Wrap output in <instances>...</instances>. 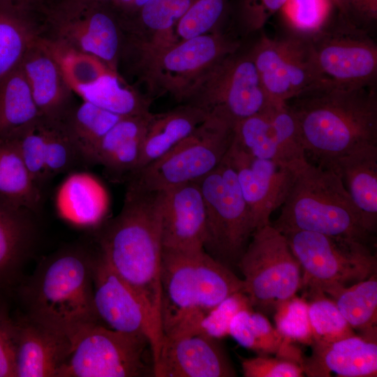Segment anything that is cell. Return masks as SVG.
I'll list each match as a JSON object with an SVG mask.
<instances>
[{"label":"cell","mask_w":377,"mask_h":377,"mask_svg":"<svg viewBox=\"0 0 377 377\" xmlns=\"http://www.w3.org/2000/svg\"><path fill=\"white\" fill-rule=\"evenodd\" d=\"M40 15V38L54 52L93 57L119 73L124 31L108 3L57 0L44 8Z\"/></svg>","instance_id":"cell-7"},{"label":"cell","mask_w":377,"mask_h":377,"mask_svg":"<svg viewBox=\"0 0 377 377\" xmlns=\"http://www.w3.org/2000/svg\"><path fill=\"white\" fill-rule=\"evenodd\" d=\"M159 194L163 249H204L206 210L198 182L178 185Z\"/></svg>","instance_id":"cell-19"},{"label":"cell","mask_w":377,"mask_h":377,"mask_svg":"<svg viewBox=\"0 0 377 377\" xmlns=\"http://www.w3.org/2000/svg\"><path fill=\"white\" fill-rule=\"evenodd\" d=\"M209 114L204 109L190 103H183L164 112L152 113L135 173L188 136Z\"/></svg>","instance_id":"cell-29"},{"label":"cell","mask_w":377,"mask_h":377,"mask_svg":"<svg viewBox=\"0 0 377 377\" xmlns=\"http://www.w3.org/2000/svg\"><path fill=\"white\" fill-rule=\"evenodd\" d=\"M161 283L163 338L201 332L200 323L212 308L244 291V280L204 249H163Z\"/></svg>","instance_id":"cell-4"},{"label":"cell","mask_w":377,"mask_h":377,"mask_svg":"<svg viewBox=\"0 0 377 377\" xmlns=\"http://www.w3.org/2000/svg\"><path fill=\"white\" fill-rule=\"evenodd\" d=\"M194 0H149L132 18L121 22L124 44L137 48L177 41L175 29Z\"/></svg>","instance_id":"cell-28"},{"label":"cell","mask_w":377,"mask_h":377,"mask_svg":"<svg viewBox=\"0 0 377 377\" xmlns=\"http://www.w3.org/2000/svg\"><path fill=\"white\" fill-rule=\"evenodd\" d=\"M283 234L300 265L306 290L323 293L376 274V257L369 244L304 230Z\"/></svg>","instance_id":"cell-12"},{"label":"cell","mask_w":377,"mask_h":377,"mask_svg":"<svg viewBox=\"0 0 377 377\" xmlns=\"http://www.w3.org/2000/svg\"><path fill=\"white\" fill-rule=\"evenodd\" d=\"M334 7L339 9L340 6V0H330Z\"/></svg>","instance_id":"cell-49"},{"label":"cell","mask_w":377,"mask_h":377,"mask_svg":"<svg viewBox=\"0 0 377 377\" xmlns=\"http://www.w3.org/2000/svg\"><path fill=\"white\" fill-rule=\"evenodd\" d=\"M230 3L229 0H194L175 27L177 41L221 29L229 15Z\"/></svg>","instance_id":"cell-38"},{"label":"cell","mask_w":377,"mask_h":377,"mask_svg":"<svg viewBox=\"0 0 377 377\" xmlns=\"http://www.w3.org/2000/svg\"><path fill=\"white\" fill-rule=\"evenodd\" d=\"M39 117L20 64L0 78V140Z\"/></svg>","instance_id":"cell-36"},{"label":"cell","mask_w":377,"mask_h":377,"mask_svg":"<svg viewBox=\"0 0 377 377\" xmlns=\"http://www.w3.org/2000/svg\"><path fill=\"white\" fill-rule=\"evenodd\" d=\"M311 355L302 358L304 373L327 377H374L377 374L376 337L356 334L334 341H313Z\"/></svg>","instance_id":"cell-23"},{"label":"cell","mask_w":377,"mask_h":377,"mask_svg":"<svg viewBox=\"0 0 377 377\" xmlns=\"http://www.w3.org/2000/svg\"><path fill=\"white\" fill-rule=\"evenodd\" d=\"M197 182L206 210L203 249L229 268L237 266L253 228L235 172L225 156L216 168Z\"/></svg>","instance_id":"cell-11"},{"label":"cell","mask_w":377,"mask_h":377,"mask_svg":"<svg viewBox=\"0 0 377 377\" xmlns=\"http://www.w3.org/2000/svg\"><path fill=\"white\" fill-rule=\"evenodd\" d=\"M9 302L0 297V377H16V330Z\"/></svg>","instance_id":"cell-46"},{"label":"cell","mask_w":377,"mask_h":377,"mask_svg":"<svg viewBox=\"0 0 377 377\" xmlns=\"http://www.w3.org/2000/svg\"><path fill=\"white\" fill-rule=\"evenodd\" d=\"M234 124L274 105L266 94L248 52L221 59L191 89L185 103Z\"/></svg>","instance_id":"cell-13"},{"label":"cell","mask_w":377,"mask_h":377,"mask_svg":"<svg viewBox=\"0 0 377 377\" xmlns=\"http://www.w3.org/2000/svg\"><path fill=\"white\" fill-rule=\"evenodd\" d=\"M218 339L199 332L163 338L156 377H232L233 365Z\"/></svg>","instance_id":"cell-18"},{"label":"cell","mask_w":377,"mask_h":377,"mask_svg":"<svg viewBox=\"0 0 377 377\" xmlns=\"http://www.w3.org/2000/svg\"><path fill=\"white\" fill-rule=\"evenodd\" d=\"M276 329L289 342L311 346L313 332L309 316V304L304 298L294 296L275 309Z\"/></svg>","instance_id":"cell-41"},{"label":"cell","mask_w":377,"mask_h":377,"mask_svg":"<svg viewBox=\"0 0 377 377\" xmlns=\"http://www.w3.org/2000/svg\"><path fill=\"white\" fill-rule=\"evenodd\" d=\"M56 1L57 0H0V2L10 3L40 13L45 7Z\"/></svg>","instance_id":"cell-48"},{"label":"cell","mask_w":377,"mask_h":377,"mask_svg":"<svg viewBox=\"0 0 377 377\" xmlns=\"http://www.w3.org/2000/svg\"><path fill=\"white\" fill-rule=\"evenodd\" d=\"M241 365L245 377H301L304 374L301 362L278 355L243 358Z\"/></svg>","instance_id":"cell-45"},{"label":"cell","mask_w":377,"mask_h":377,"mask_svg":"<svg viewBox=\"0 0 377 377\" xmlns=\"http://www.w3.org/2000/svg\"><path fill=\"white\" fill-rule=\"evenodd\" d=\"M7 138L15 142L33 180L41 189L47 182L45 174V135L42 119L39 117Z\"/></svg>","instance_id":"cell-39"},{"label":"cell","mask_w":377,"mask_h":377,"mask_svg":"<svg viewBox=\"0 0 377 377\" xmlns=\"http://www.w3.org/2000/svg\"><path fill=\"white\" fill-rule=\"evenodd\" d=\"M323 293L334 302L353 330H359L362 335L376 337V274L353 286L332 287Z\"/></svg>","instance_id":"cell-34"},{"label":"cell","mask_w":377,"mask_h":377,"mask_svg":"<svg viewBox=\"0 0 377 377\" xmlns=\"http://www.w3.org/2000/svg\"><path fill=\"white\" fill-rule=\"evenodd\" d=\"M249 52L273 104L286 103L324 82L306 37L296 35L272 38L262 35Z\"/></svg>","instance_id":"cell-15"},{"label":"cell","mask_w":377,"mask_h":377,"mask_svg":"<svg viewBox=\"0 0 377 377\" xmlns=\"http://www.w3.org/2000/svg\"><path fill=\"white\" fill-rule=\"evenodd\" d=\"M246 309H253L247 295L243 291L235 293L219 302L205 316L200 323V332L218 339L228 336L234 317L239 311Z\"/></svg>","instance_id":"cell-43"},{"label":"cell","mask_w":377,"mask_h":377,"mask_svg":"<svg viewBox=\"0 0 377 377\" xmlns=\"http://www.w3.org/2000/svg\"><path fill=\"white\" fill-rule=\"evenodd\" d=\"M41 118L57 123L77 104L63 66L40 38L27 50L20 63Z\"/></svg>","instance_id":"cell-20"},{"label":"cell","mask_w":377,"mask_h":377,"mask_svg":"<svg viewBox=\"0 0 377 377\" xmlns=\"http://www.w3.org/2000/svg\"><path fill=\"white\" fill-rule=\"evenodd\" d=\"M251 237L237 264L244 293L253 309L273 311L302 287V269L284 235L271 223L256 229Z\"/></svg>","instance_id":"cell-10"},{"label":"cell","mask_w":377,"mask_h":377,"mask_svg":"<svg viewBox=\"0 0 377 377\" xmlns=\"http://www.w3.org/2000/svg\"><path fill=\"white\" fill-rule=\"evenodd\" d=\"M288 0H235L230 3L231 13L238 27L245 33L256 32L281 10Z\"/></svg>","instance_id":"cell-44"},{"label":"cell","mask_w":377,"mask_h":377,"mask_svg":"<svg viewBox=\"0 0 377 377\" xmlns=\"http://www.w3.org/2000/svg\"><path fill=\"white\" fill-rule=\"evenodd\" d=\"M339 16L360 27L377 20V0H340Z\"/></svg>","instance_id":"cell-47"},{"label":"cell","mask_w":377,"mask_h":377,"mask_svg":"<svg viewBox=\"0 0 377 377\" xmlns=\"http://www.w3.org/2000/svg\"><path fill=\"white\" fill-rule=\"evenodd\" d=\"M95 256L87 249L76 246L45 258L14 291L19 311L70 341L84 328L102 324L94 302Z\"/></svg>","instance_id":"cell-3"},{"label":"cell","mask_w":377,"mask_h":377,"mask_svg":"<svg viewBox=\"0 0 377 377\" xmlns=\"http://www.w3.org/2000/svg\"><path fill=\"white\" fill-rule=\"evenodd\" d=\"M54 202L57 212L64 221L75 227L92 228L103 223L110 198L98 177L77 171L68 174L60 184Z\"/></svg>","instance_id":"cell-25"},{"label":"cell","mask_w":377,"mask_h":377,"mask_svg":"<svg viewBox=\"0 0 377 377\" xmlns=\"http://www.w3.org/2000/svg\"><path fill=\"white\" fill-rule=\"evenodd\" d=\"M40 31L38 13L0 2V78L21 63Z\"/></svg>","instance_id":"cell-31"},{"label":"cell","mask_w":377,"mask_h":377,"mask_svg":"<svg viewBox=\"0 0 377 377\" xmlns=\"http://www.w3.org/2000/svg\"><path fill=\"white\" fill-rule=\"evenodd\" d=\"M41 119L45 135V174L47 181L83 163L61 123L49 122Z\"/></svg>","instance_id":"cell-40"},{"label":"cell","mask_w":377,"mask_h":377,"mask_svg":"<svg viewBox=\"0 0 377 377\" xmlns=\"http://www.w3.org/2000/svg\"><path fill=\"white\" fill-rule=\"evenodd\" d=\"M339 17L341 26L307 38L318 73L324 82L337 85L376 84V43L362 28Z\"/></svg>","instance_id":"cell-14"},{"label":"cell","mask_w":377,"mask_h":377,"mask_svg":"<svg viewBox=\"0 0 377 377\" xmlns=\"http://www.w3.org/2000/svg\"><path fill=\"white\" fill-rule=\"evenodd\" d=\"M98 243L101 253L132 288L143 307L155 363L163 340L159 192H144L127 186L120 212L102 227Z\"/></svg>","instance_id":"cell-1"},{"label":"cell","mask_w":377,"mask_h":377,"mask_svg":"<svg viewBox=\"0 0 377 377\" xmlns=\"http://www.w3.org/2000/svg\"><path fill=\"white\" fill-rule=\"evenodd\" d=\"M151 114L122 117L101 140L94 164L101 165L112 179L126 182L136 171Z\"/></svg>","instance_id":"cell-27"},{"label":"cell","mask_w":377,"mask_h":377,"mask_svg":"<svg viewBox=\"0 0 377 377\" xmlns=\"http://www.w3.org/2000/svg\"><path fill=\"white\" fill-rule=\"evenodd\" d=\"M71 87L83 101L121 117L151 112L150 99L128 86L119 73L109 69L93 79Z\"/></svg>","instance_id":"cell-30"},{"label":"cell","mask_w":377,"mask_h":377,"mask_svg":"<svg viewBox=\"0 0 377 377\" xmlns=\"http://www.w3.org/2000/svg\"><path fill=\"white\" fill-rule=\"evenodd\" d=\"M325 168L341 177L371 234L377 226V145L357 147L339 157Z\"/></svg>","instance_id":"cell-26"},{"label":"cell","mask_w":377,"mask_h":377,"mask_svg":"<svg viewBox=\"0 0 377 377\" xmlns=\"http://www.w3.org/2000/svg\"><path fill=\"white\" fill-rule=\"evenodd\" d=\"M124 117L89 102L77 103L60 121L83 165H94L96 149L105 135Z\"/></svg>","instance_id":"cell-32"},{"label":"cell","mask_w":377,"mask_h":377,"mask_svg":"<svg viewBox=\"0 0 377 377\" xmlns=\"http://www.w3.org/2000/svg\"><path fill=\"white\" fill-rule=\"evenodd\" d=\"M71 343L70 356L57 377L154 376L151 346L145 334L96 324L80 330Z\"/></svg>","instance_id":"cell-9"},{"label":"cell","mask_w":377,"mask_h":377,"mask_svg":"<svg viewBox=\"0 0 377 377\" xmlns=\"http://www.w3.org/2000/svg\"><path fill=\"white\" fill-rule=\"evenodd\" d=\"M0 196L34 213L42 200L41 189L33 180L15 142L10 138L0 140Z\"/></svg>","instance_id":"cell-35"},{"label":"cell","mask_w":377,"mask_h":377,"mask_svg":"<svg viewBox=\"0 0 377 377\" xmlns=\"http://www.w3.org/2000/svg\"><path fill=\"white\" fill-rule=\"evenodd\" d=\"M93 284L94 306L103 325L124 333L145 334L149 339L146 316L138 297L100 251L94 259Z\"/></svg>","instance_id":"cell-21"},{"label":"cell","mask_w":377,"mask_h":377,"mask_svg":"<svg viewBox=\"0 0 377 377\" xmlns=\"http://www.w3.org/2000/svg\"><path fill=\"white\" fill-rule=\"evenodd\" d=\"M332 6L330 0H288L283 8L290 26L309 38L326 27Z\"/></svg>","instance_id":"cell-42"},{"label":"cell","mask_w":377,"mask_h":377,"mask_svg":"<svg viewBox=\"0 0 377 377\" xmlns=\"http://www.w3.org/2000/svg\"><path fill=\"white\" fill-rule=\"evenodd\" d=\"M234 125L210 113L188 136L133 175L127 186L151 193L201 179L222 162L233 140Z\"/></svg>","instance_id":"cell-8"},{"label":"cell","mask_w":377,"mask_h":377,"mask_svg":"<svg viewBox=\"0 0 377 377\" xmlns=\"http://www.w3.org/2000/svg\"><path fill=\"white\" fill-rule=\"evenodd\" d=\"M240 49V40L221 29L163 46H124L119 64H128L153 94H168L184 103L200 78Z\"/></svg>","instance_id":"cell-6"},{"label":"cell","mask_w":377,"mask_h":377,"mask_svg":"<svg viewBox=\"0 0 377 377\" xmlns=\"http://www.w3.org/2000/svg\"><path fill=\"white\" fill-rule=\"evenodd\" d=\"M233 142L253 157L290 168L305 159L298 124L287 103L272 105L236 122Z\"/></svg>","instance_id":"cell-16"},{"label":"cell","mask_w":377,"mask_h":377,"mask_svg":"<svg viewBox=\"0 0 377 377\" xmlns=\"http://www.w3.org/2000/svg\"><path fill=\"white\" fill-rule=\"evenodd\" d=\"M304 151L327 167L367 145H377L376 84L348 87L323 82L287 102Z\"/></svg>","instance_id":"cell-2"},{"label":"cell","mask_w":377,"mask_h":377,"mask_svg":"<svg viewBox=\"0 0 377 377\" xmlns=\"http://www.w3.org/2000/svg\"><path fill=\"white\" fill-rule=\"evenodd\" d=\"M34 212L0 196V297L13 298L36 238Z\"/></svg>","instance_id":"cell-24"},{"label":"cell","mask_w":377,"mask_h":377,"mask_svg":"<svg viewBox=\"0 0 377 377\" xmlns=\"http://www.w3.org/2000/svg\"><path fill=\"white\" fill-rule=\"evenodd\" d=\"M16 330V377H57L71 353L70 339L26 317L13 315Z\"/></svg>","instance_id":"cell-22"},{"label":"cell","mask_w":377,"mask_h":377,"mask_svg":"<svg viewBox=\"0 0 377 377\" xmlns=\"http://www.w3.org/2000/svg\"><path fill=\"white\" fill-rule=\"evenodd\" d=\"M274 225L279 231L304 230L369 244L371 233L341 177L308 161L297 170Z\"/></svg>","instance_id":"cell-5"},{"label":"cell","mask_w":377,"mask_h":377,"mask_svg":"<svg viewBox=\"0 0 377 377\" xmlns=\"http://www.w3.org/2000/svg\"><path fill=\"white\" fill-rule=\"evenodd\" d=\"M310 297L309 316L313 341H334L355 333L334 302L323 292L307 290Z\"/></svg>","instance_id":"cell-37"},{"label":"cell","mask_w":377,"mask_h":377,"mask_svg":"<svg viewBox=\"0 0 377 377\" xmlns=\"http://www.w3.org/2000/svg\"><path fill=\"white\" fill-rule=\"evenodd\" d=\"M229 335L240 346L258 355L276 354L302 363L300 351L286 341L263 314L253 309L242 310L234 317Z\"/></svg>","instance_id":"cell-33"},{"label":"cell","mask_w":377,"mask_h":377,"mask_svg":"<svg viewBox=\"0 0 377 377\" xmlns=\"http://www.w3.org/2000/svg\"><path fill=\"white\" fill-rule=\"evenodd\" d=\"M226 156L235 172L251 214L253 232L270 224V216L284 202L297 170L273 161L253 157L233 140Z\"/></svg>","instance_id":"cell-17"},{"label":"cell","mask_w":377,"mask_h":377,"mask_svg":"<svg viewBox=\"0 0 377 377\" xmlns=\"http://www.w3.org/2000/svg\"><path fill=\"white\" fill-rule=\"evenodd\" d=\"M94 1H98V2H102V3H109L112 0H94Z\"/></svg>","instance_id":"cell-50"}]
</instances>
